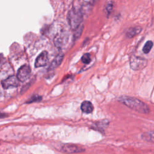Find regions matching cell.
<instances>
[{
    "instance_id": "cell-1",
    "label": "cell",
    "mask_w": 154,
    "mask_h": 154,
    "mask_svg": "<svg viewBox=\"0 0 154 154\" xmlns=\"http://www.w3.org/2000/svg\"><path fill=\"white\" fill-rule=\"evenodd\" d=\"M119 101L130 109L139 113L147 114L150 112V108L148 105L137 98L128 96H122L119 98Z\"/></svg>"
},
{
    "instance_id": "cell-2",
    "label": "cell",
    "mask_w": 154,
    "mask_h": 154,
    "mask_svg": "<svg viewBox=\"0 0 154 154\" xmlns=\"http://www.w3.org/2000/svg\"><path fill=\"white\" fill-rule=\"evenodd\" d=\"M83 14L81 10L76 5L70 10L67 15V19L69 25L73 29H76L81 25Z\"/></svg>"
},
{
    "instance_id": "cell-3",
    "label": "cell",
    "mask_w": 154,
    "mask_h": 154,
    "mask_svg": "<svg viewBox=\"0 0 154 154\" xmlns=\"http://www.w3.org/2000/svg\"><path fill=\"white\" fill-rule=\"evenodd\" d=\"M147 64V60L143 57L133 55L129 58L130 67L134 70H142L146 67Z\"/></svg>"
},
{
    "instance_id": "cell-4",
    "label": "cell",
    "mask_w": 154,
    "mask_h": 154,
    "mask_svg": "<svg viewBox=\"0 0 154 154\" xmlns=\"http://www.w3.org/2000/svg\"><path fill=\"white\" fill-rule=\"evenodd\" d=\"M31 73L30 67L27 64H24L18 69L16 76L19 81L24 82L30 77Z\"/></svg>"
},
{
    "instance_id": "cell-5",
    "label": "cell",
    "mask_w": 154,
    "mask_h": 154,
    "mask_svg": "<svg viewBox=\"0 0 154 154\" xmlns=\"http://www.w3.org/2000/svg\"><path fill=\"white\" fill-rule=\"evenodd\" d=\"M60 150L62 152L67 153H81L85 150V149L82 147L73 144H65L61 146Z\"/></svg>"
},
{
    "instance_id": "cell-6",
    "label": "cell",
    "mask_w": 154,
    "mask_h": 154,
    "mask_svg": "<svg viewBox=\"0 0 154 154\" xmlns=\"http://www.w3.org/2000/svg\"><path fill=\"white\" fill-rule=\"evenodd\" d=\"M2 85L4 88L8 89L11 88H15L19 84V81L17 76L14 75L10 76L5 79L2 81Z\"/></svg>"
},
{
    "instance_id": "cell-7",
    "label": "cell",
    "mask_w": 154,
    "mask_h": 154,
    "mask_svg": "<svg viewBox=\"0 0 154 154\" xmlns=\"http://www.w3.org/2000/svg\"><path fill=\"white\" fill-rule=\"evenodd\" d=\"M49 61V57H48V53L47 51H44L42 52L37 57L34 66L35 67H40L45 66L48 64Z\"/></svg>"
},
{
    "instance_id": "cell-8",
    "label": "cell",
    "mask_w": 154,
    "mask_h": 154,
    "mask_svg": "<svg viewBox=\"0 0 154 154\" xmlns=\"http://www.w3.org/2000/svg\"><path fill=\"white\" fill-rule=\"evenodd\" d=\"M68 40V36L65 32H61L58 34L54 39L55 45L58 48H61L67 43Z\"/></svg>"
},
{
    "instance_id": "cell-9",
    "label": "cell",
    "mask_w": 154,
    "mask_h": 154,
    "mask_svg": "<svg viewBox=\"0 0 154 154\" xmlns=\"http://www.w3.org/2000/svg\"><path fill=\"white\" fill-rule=\"evenodd\" d=\"M109 121L108 120H103L101 121L97 122L94 123L92 126L91 128L94 129L95 131H97L100 133L103 134L105 132V129L109 125Z\"/></svg>"
},
{
    "instance_id": "cell-10",
    "label": "cell",
    "mask_w": 154,
    "mask_h": 154,
    "mask_svg": "<svg viewBox=\"0 0 154 154\" xmlns=\"http://www.w3.org/2000/svg\"><path fill=\"white\" fill-rule=\"evenodd\" d=\"M63 57H64L63 54L62 52L59 53L51 62L50 66H49L48 70H54L55 69L57 68L61 63V62L63 60Z\"/></svg>"
},
{
    "instance_id": "cell-11",
    "label": "cell",
    "mask_w": 154,
    "mask_h": 154,
    "mask_svg": "<svg viewBox=\"0 0 154 154\" xmlns=\"http://www.w3.org/2000/svg\"><path fill=\"white\" fill-rule=\"evenodd\" d=\"M141 31H142V28L140 26H135L131 27L127 30L126 32V35L128 38H131L135 37V35H138V34H140L141 32Z\"/></svg>"
},
{
    "instance_id": "cell-12",
    "label": "cell",
    "mask_w": 154,
    "mask_h": 154,
    "mask_svg": "<svg viewBox=\"0 0 154 154\" xmlns=\"http://www.w3.org/2000/svg\"><path fill=\"white\" fill-rule=\"evenodd\" d=\"M81 109L83 112L89 114L92 112L93 110V104L90 101L85 100L81 103Z\"/></svg>"
},
{
    "instance_id": "cell-13",
    "label": "cell",
    "mask_w": 154,
    "mask_h": 154,
    "mask_svg": "<svg viewBox=\"0 0 154 154\" xmlns=\"http://www.w3.org/2000/svg\"><path fill=\"white\" fill-rule=\"evenodd\" d=\"M141 138L145 141L154 143V131L143 132L141 135Z\"/></svg>"
},
{
    "instance_id": "cell-14",
    "label": "cell",
    "mask_w": 154,
    "mask_h": 154,
    "mask_svg": "<svg viewBox=\"0 0 154 154\" xmlns=\"http://www.w3.org/2000/svg\"><path fill=\"white\" fill-rule=\"evenodd\" d=\"M153 46V43L152 41L149 40V41L146 42L143 48V49H142L143 53L146 54L149 53V52L151 51Z\"/></svg>"
},
{
    "instance_id": "cell-15",
    "label": "cell",
    "mask_w": 154,
    "mask_h": 154,
    "mask_svg": "<svg viewBox=\"0 0 154 154\" xmlns=\"http://www.w3.org/2000/svg\"><path fill=\"white\" fill-rule=\"evenodd\" d=\"M91 55L89 53L84 54L81 57V61L84 64H89L91 61Z\"/></svg>"
},
{
    "instance_id": "cell-16",
    "label": "cell",
    "mask_w": 154,
    "mask_h": 154,
    "mask_svg": "<svg viewBox=\"0 0 154 154\" xmlns=\"http://www.w3.org/2000/svg\"><path fill=\"white\" fill-rule=\"evenodd\" d=\"M83 30V25H80L76 29H75V33H74V37L75 38H78L79 37L81 36V33Z\"/></svg>"
},
{
    "instance_id": "cell-17",
    "label": "cell",
    "mask_w": 154,
    "mask_h": 154,
    "mask_svg": "<svg viewBox=\"0 0 154 154\" xmlns=\"http://www.w3.org/2000/svg\"><path fill=\"white\" fill-rule=\"evenodd\" d=\"M42 99V97L38 95H34L32 96L27 101L26 103H33L35 102H38Z\"/></svg>"
},
{
    "instance_id": "cell-18",
    "label": "cell",
    "mask_w": 154,
    "mask_h": 154,
    "mask_svg": "<svg viewBox=\"0 0 154 154\" xmlns=\"http://www.w3.org/2000/svg\"><path fill=\"white\" fill-rule=\"evenodd\" d=\"M113 7H114V4H113V2H112V1H109L106 4L105 11H106L107 14H109L111 13V11H112V9H113Z\"/></svg>"
},
{
    "instance_id": "cell-19",
    "label": "cell",
    "mask_w": 154,
    "mask_h": 154,
    "mask_svg": "<svg viewBox=\"0 0 154 154\" xmlns=\"http://www.w3.org/2000/svg\"><path fill=\"white\" fill-rule=\"evenodd\" d=\"M6 116V114H4V113H1L0 112V119L1 118H3V117H5Z\"/></svg>"
}]
</instances>
